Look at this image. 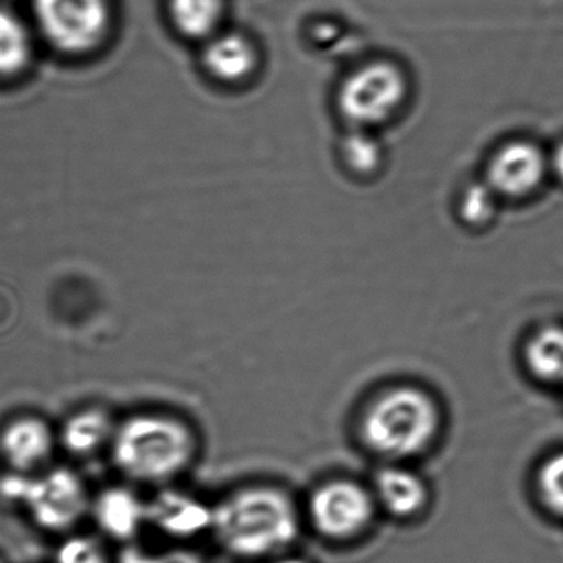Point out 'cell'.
I'll return each mask as SVG.
<instances>
[{
    "label": "cell",
    "mask_w": 563,
    "mask_h": 563,
    "mask_svg": "<svg viewBox=\"0 0 563 563\" xmlns=\"http://www.w3.org/2000/svg\"><path fill=\"white\" fill-rule=\"evenodd\" d=\"M338 153L345 173L357 179H372L384 169L385 147L374 131H345Z\"/></svg>",
    "instance_id": "14"
},
{
    "label": "cell",
    "mask_w": 563,
    "mask_h": 563,
    "mask_svg": "<svg viewBox=\"0 0 563 563\" xmlns=\"http://www.w3.org/2000/svg\"><path fill=\"white\" fill-rule=\"evenodd\" d=\"M121 563H157V556H150L140 550L130 549L124 552Z\"/></svg>",
    "instance_id": "24"
},
{
    "label": "cell",
    "mask_w": 563,
    "mask_h": 563,
    "mask_svg": "<svg viewBox=\"0 0 563 563\" xmlns=\"http://www.w3.org/2000/svg\"><path fill=\"white\" fill-rule=\"evenodd\" d=\"M549 176V156L526 137L504 141L487 157L483 180L500 200H523Z\"/></svg>",
    "instance_id": "7"
},
{
    "label": "cell",
    "mask_w": 563,
    "mask_h": 563,
    "mask_svg": "<svg viewBox=\"0 0 563 563\" xmlns=\"http://www.w3.org/2000/svg\"><path fill=\"white\" fill-rule=\"evenodd\" d=\"M526 362L540 380L563 384L562 325H547L533 334L527 344Z\"/></svg>",
    "instance_id": "16"
},
{
    "label": "cell",
    "mask_w": 563,
    "mask_h": 563,
    "mask_svg": "<svg viewBox=\"0 0 563 563\" xmlns=\"http://www.w3.org/2000/svg\"><path fill=\"white\" fill-rule=\"evenodd\" d=\"M539 490L543 504L563 516V451L543 463L539 473Z\"/></svg>",
    "instance_id": "20"
},
{
    "label": "cell",
    "mask_w": 563,
    "mask_h": 563,
    "mask_svg": "<svg viewBox=\"0 0 563 563\" xmlns=\"http://www.w3.org/2000/svg\"><path fill=\"white\" fill-rule=\"evenodd\" d=\"M147 519L174 537H190L212 527L213 510L176 490L161 493L146 506Z\"/></svg>",
    "instance_id": "10"
},
{
    "label": "cell",
    "mask_w": 563,
    "mask_h": 563,
    "mask_svg": "<svg viewBox=\"0 0 563 563\" xmlns=\"http://www.w3.org/2000/svg\"><path fill=\"white\" fill-rule=\"evenodd\" d=\"M220 542L242 556L278 552L295 540L298 514L291 500L272 487L240 490L213 509Z\"/></svg>",
    "instance_id": "1"
},
{
    "label": "cell",
    "mask_w": 563,
    "mask_h": 563,
    "mask_svg": "<svg viewBox=\"0 0 563 563\" xmlns=\"http://www.w3.org/2000/svg\"><path fill=\"white\" fill-rule=\"evenodd\" d=\"M58 563H107L103 547L90 537H74L60 547Z\"/></svg>",
    "instance_id": "21"
},
{
    "label": "cell",
    "mask_w": 563,
    "mask_h": 563,
    "mask_svg": "<svg viewBox=\"0 0 563 563\" xmlns=\"http://www.w3.org/2000/svg\"><path fill=\"white\" fill-rule=\"evenodd\" d=\"M196 453L192 431L174 418L140 415L118 430L117 466L137 481H166L186 470Z\"/></svg>",
    "instance_id": "2"
},
{
    "label": "cell",
    "mask_w": 563,
    "mask_h": 563,
    "mask_svg": "<svg viewBox=\"0 0 563 563\" xmlns=\"http://www.w3.org/2000/svg\"><path fill=\"white\" fill-rule=\"evenodd\" d=\"M411 97L407 68L374 57L347 71L335 91V110L347 130L374 131L397 120Z\"/></svg>",
    "instance_id": "3"
},
{
    "label": "cell",
    "mask_w": 563,
    "mask_h": 563,
    "mask_svg": "<svg viewBox=\"0 0 563 563\" xmlns=\"http://www.w3.org/2000/svg\"><path fill=\"white\" fill-rule=\"evenodd\" d=\"M34 12L48 44L65 54L91 51L110 27V0H35Z\"/></svg>",
    "instance_id": "5"
},
{
    "label": "cell",
    "mask_w": 563,
    "mask_h": 563,
    "mask_svg": "<svg viewBox=\"0 0 563 563\" xmlns=\"http://www.w3.org/2000/svg\"><path fill=\"white\" fill-rule=\"evenodd\" d=\"M225 0H170V18L187 37L210 38L219 34Z\"/></svg>",
    "instance_id": "15"
},
{
    "label": "cell",
    "mask_w": 563,
    "mask_h": 563,
    "mask_svg": "<svg viewBox=\"0 0 563 563\" xmlns=\"http://www.w3.org/2000/svg\"><path fill=\"white\" fill-rule=\"evenodd\" d=\"M380 503L394 516L408 517L417 514L427 503V487L423 481L401 467H387L375 479Z\"/></svg>",
    "instance_id": "13"
},
{
    "label": "cell",
    "mask_w": 563,
    "mask_h": 563,
    "mask_svg": "<svg viewBox=\"0 0 563 563\" xmlns=\"http://www.w3.org/2000/svg\"><path fill=\"white\" fill-rule=\"evenodd\" d=\"M203 64L223 84H243L255 77L262 65L256 42L243 32H222L207 42Z\"/></svg>",
    "instance_id": "9"
},
{
    "label": "cell",
    "mask_w": 563,
    "mask_h": 563,
    "mask_svg": "<svg viewBox=\"0 0 563 563\" xmlns=\"http://www.w3.org/2000/svg\"><path fill=\"white\" fill-rule=\"evenodd\" d=\"M499 197L483 179L467 184L457 199V216L467 227H486L496 219Z\"/></svg>",
    "instance_id": "19"
},
{
    "label": "cell",
    "mask_w": 563,
    "mask_h": 563,
    "mask_svg": "<svg viewBox=\"0 0 563 563\" xmlns=\"http://www.w3.org/2000/svg\"><path fill=\"white\" fill-rule=\"evenodd\" d=\"M32 57V38L21 19L0 11V77L19 74Z\"/></svg>",
    "instance_id": "17"
},
{
    "label": "cell",
    "mask_w": 563,
    "mask_h": 563,
    "mask_svg": "<svg viewBox=\"0 0 563 563\" xmlns=\"http://www.w3.org/2000/svg\"><path fill=\"white\" fill-rule=\"evenodd\" d=\"M111 433V420L100 410L75 415L64 430V441L75 454H88L100 448Z\"/></svg>",
    "instance_id": "18"
},
{
    "label": "cell",
    "mask_w": 563,
    "mask_h": 563,
    "mask_svg": "<svg viewBox=\"0 0 563 563\" xmlns=\"http://www.w3.org/2000/svg\"><path fill=\"white\" fill-rule=\"evenodd\" d=\"M374 514V503L364 487L351 481H334L316 490L311 516L324 536L345 539L361 532Z\"/></svg>",
    "instance_id": "8"
},
{
    "label": "cell",
    "mask_w": 563,
    "mask_h": 563,
    "mask_svg": "<svg viewBox=\"0 0 563 563\" xmlns=\"http://www.w3.org/2000/svg\"><path fill=\"white\" fill-rule=\"evenodd\" d=\"M2 493L24 500L34 519L45 529L64 530L74 526L87 509V490L77 474L52 471L41 479L12 476L2 483Z\"/></svg>",
    "instance_id": "6"
},
{
    "label": "cell",
    "mask_w": 563,
    "mask_h": 563,
    "mask_svg": "<svg viewBox=\"0 0 563 563\" xmlns=\"http://www.w3.org/2000/svg\"><path fill=\"white\" fill-rule=\"evenodd\" d=\"M157 563H202L199 556L186 550H176V552L166 553V555L157 556Z\"/></svg>",
    "instance_id": "22"
},
{
    "label": "cell",
    "mask_w": 563,
    "mask_h": 563,
    "mask_svg": "<svg viewBox=\"0 0 563 563\" xmlns=\"http://www.w3.org/2000/svg\"><path fill=\"white\" fill-rule=\"evenodd\" d=\"M0 448L12 466L21 471L47 460L52 451V433L37 418H22L5 428L0 437Z\"/></svg>",
    "instance_id": "11"
},
{
    "label": "cell",
    "mask_w": 563,
    "mask_h": 563,
    "mask_svg": "<svg viewBox=\"0 0 563 563\" xmlns=\"http://www.w3.org/2000/svg\"><path fill=\"white\" fill-rule=\"evenodd\" d=\"M95 512L101 529L121 540L136 536L141 523L147 519L146 506L131 490L121 487L101 494Z\"/></svg>",
    "instance_id": "12"
},
{
    "label": "cell",
    "mask_w": 563,
    "mask_h": 563,
    "mask_svg": "<svg viewBox=\"0 0 563 563\" xmlns=\"http://www.w3.org/2000/svg\"><path fill=\"white\" fill-rule=\"evenodd\" d=\"M547 156H549V174L563 180V143L556 144L555 150Z\"/></svg>",
    "instance_id": "23"
},
{
    "label": "cell",
    "mask_w": 563,
    "mask_h": 563,
    "mask_svg": "<svg viewBox=\"0 0 563 563\" xmlns=\"http://www.w3.org/2000/svg\"><path fill=\"white\" fill-rule=\"evenodd\" d=\"M440 427L437 405L417 388L400 387L382 395L364 417L362 433L375 453L405 457L420 453Z\"/></svg>",
    "instance_id": "4"
},
{
    "label": "cell",
    "mask_w": 563,
    "mask_h": 563,
    "mask_svg": "<svg viewBox=\"0 0 563 563\" xmlns=\"http://www.w3.org/2000/svg\"><path fill=\"white\" fill-rule=\"evenodd\" d=\"M278 563H306V562H302V560H299V559H285V560H279Z\"/></svg>",
    "instance_id": "25"
}]
</instances>
